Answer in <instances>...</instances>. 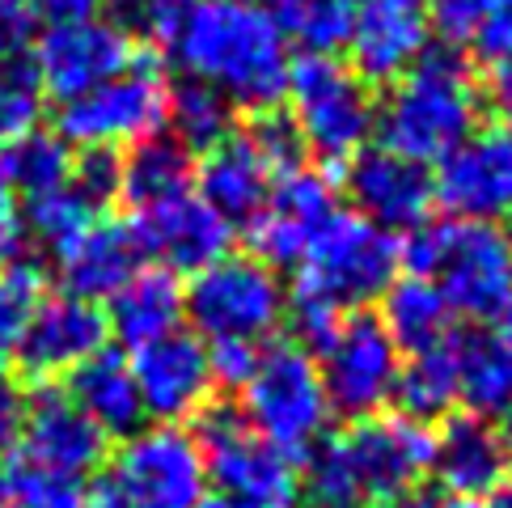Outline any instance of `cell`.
<instances>
[{
	"mask_svg": "<svg viewBox=\"0 0 512 508\" xmlns=\"http://www.w3.org/2000/svg\"><path fill=\"white\" fill-rule=\"evenodd\" d=\"M199 508H250V504H242V500H233V496H221V492H216V496H204V500H199Z\"/></svg>",
	"mask_w": 512,
	"mask_h": 508,
	"instance_id": "cell-56",
	"label": "cell"
},
{
	"mask_svg": "<svg viewBox=\"0 0 512 508\" xmlns=\"http://www.w3.org/2000/svg\"><path fill=\"white\" fill-rule=\"evenodd\" d=\"M483 508H512V479L504 483V487H496V492H491L487 500H479Z\"/></svg>",
	"mask_w": 512,
	"mask_h": 508,
	"instance_id": "cell-54",
	"label": "cell"
},
{
	"mask_svg": "<svg viewBox=\"0 0 512 508\" xmlns=\"http://www.w3.org/2000/svg\"><path fill=\"white\" fill-rule=\"evenodd\" d=\"M39 13L30 0H0V56H22L34 43Z\"/></svg>",
	"mask_w": 512,
	"mask_h": 508,
	"instance_id": "cell-48",
	"label": "cell"
},
{
	"mask_svg": "<svg viewBox=\"0 0 512 508\" xmlns=\"http://www.w3.org/2000/svg\"><path fill=\"white\" fill-rule=\"evenodd\" d=\"M132 229H136L144 254H153L174 276H182V271L195 276V271L212 267L216 259H225L233 246V225L221 221L195 191L178 195L161 208L140 212Z\"/></svg>",
	"mask_w": 512,
	"mask_h": 508,
	"instance_id": "cell-21",
	"label": "cell"
},
{
	"mask_svg": "<svg viewBox=\"0 0 512 508\" xmlns=\"http://www.w3.org/2000/svg\"><path fill=\"white\" fill-rule=\"evenodd\" d=\"M263 9L280 26L284 43L305 47V56H335L352 34L356 0H267Z\"/></svg>",
	"mask_w": 512,
	"mask_h": 508,
	"instance_id": "cell-32",
	"label": "cell"
},
{
	"mask_svg": "<svg viewBox=\"0 0 512 508\" xmlns=\"http://www.w3.org/2000/svg\"><path fill=\"white\" fill-rule=\"evenodd\" d=\"M297 284L314 288L335 310H360L398 280V238L356 212L335 208L309 238Z\"/></svg>",
	"mask_w": 512,
	"mask_h": 508,
	"instance_id": "cell-6",
	"label": "cell"
},
{
	"mask_svg": "<svg viewBox=\"0 0 512 508\" xmlns=\"http://www.w3.org/2000/svg\"><path fill=\"white\" fill-rule=\"evenodd\" d=\"M381 508H483L479 500H462V496H449V492H428V487H415V492H402L398 500L381 504Z\"/></svg>",
	"mask_w": 512,
	"mask_h": 508,
	"instance_id": "cell-51",
	"label": "cell"
},
{
	"mask_svg": "<svg viewBox=\"0 0 512 508\" xmlns=\"http://www.w3.org/2000/svg\"><path fill=\"white\" fill-rule=\"evenodd\" d=\"M470 51L483 64H500L512 56V0H487L479 26L470 34Z\"/></svg>",
	"mask_w": 512,
	"mask_h": 508,
	"instance_id": "cell-44",
	"label": "cell"
},
{
	"mask_svg": "<svg viewBox=\"0 0 512 508\" xmlns=\"http://www.w3.org/2000/svg\"><path fill=\"white\" fill-rule=\"evenodd\" d=\"M191 183H195V157L170 132L140 140L132 144V153L119 157V199H127L136 216L187 195Z\"/></svg>",
	"mask_w": 512,
	"mask_h": 508,
	"instance_id": "cell-27",
	"label": "cell"
},
{
	"mask_svg": "<svg viewBox=\"0 0 512 508\" xmlns=\"http://www.w3.org/2000/svg\"><path fill=\"white\" fill-rule=\"evenodd\" d=\"M246 136H250L254 149H259V157H263V166L271 170V178H280L288 170L305 166V140H301L297 123H292L288 115L263 111L259 119H254V127H250Z\"/></svg>",
	"mask_w": 512,
	"mask_h": 508,
	"instance_id": "cell-40",
	"label": "cell"
},
{
	"mask_svg": "<svg viewBox=\"0 0 512 508\" xmlns=\"http://www.w3.org/2000/svg\"><path fill=\"white\" fill-rule=\"evenodd\" d=\"M491 102H496L504 123H512V56L491 64Z\"/></svg>",
	"mask_w": 512,
	"mask_h": 508,
	"instance_id": "cell-52",
	"label": "cell"
},
{
	"mask_svg": "<svg viewBox=\"0 0 512 508\" xmlns=\"http://www.w3.org/2000/svg\"><path fill=\"white\" fill-rule=\"evenodd\" d=\"M81 508H127V504L119 500L111 479H98V483H89L85 492H81Z\"/></svg>",
	"mask_w": 512,
	"mask_h": 508,
	"instance_id": "cell-53",
	"label": "cell"
},
{
	"mask_svg": "<svg viewBox=\"0 0 512 508\" xmlns=\"http://www.w3.org/2000/svg\"><path fill=\"white\" fill-rule=\"evenodd\" d=\"M449 322H453V310L445 305L436 280L402 276L381 293V326L394 339V348L407 356L445 343Z\"/></svg>",
	"mask_w": 512,
	"mask_h": 508,
	"instance_id": "cell-29",
	"label": "cell"
},
{
	"mask_svg": "<svg viewBox=\"0 0 512 508\" xmlns=\"http://www.w3.org/2000/svg\"><path fill=\"white\" fill-rule=\"evenodd\" d=\"M106 445L111 441L102 437V428L60 386H34L22 437L13 445V466L85 483L106 462Z\"/></svg>",
	"mask_w": 512,
	"mask_h": 508,
	"instance_id": "cell-13",
	"label": "cell"
},
{
	"mask_svg": "<svg viewBox=\"0 0 512 508\" xmlns=\"http://www.w3.org/2000/svg\"><path fill=\"white\" fill-rule=\"evenodd\" d=\"M34 13L47 26H64V22H89L102 13V0H30Z\"/></svg>",
	"mask_w": 512,
	"mask_h": 508,
	"instance_id": "cell-50",
	"label": "cell"
},
{
	"mask_svg": "<svg viewBox=\"0 0 512 508\" xmlns=\"http://www.w3.org/2000/svg\"><path fill=\"white\" fill-rule=\"evenodd\" d=\"M449 229H453V221H424V225L407 229L398 242V267L415 280H436L441 259H445Z\"/></svg>",
	"mask_w": 512,
	"mask_h": 508,
	"instance_id": "cell-43",
	"label": "cell"
},
{
	"mask_svg": "<svg viewBox=\"0 0 512 508\" xmlns=\"http://www.w3.org/2000/svg\"><path fill=\"white\" fill-rule=\"evenodd\" d=\"M297 508H326V504H314V500H305V504H297Z\"/></svg>",
	"mask_w": 512,
	"mask_h": 508,
	"instance_id": "cell-59",
	"label": "cell"
},
{
	"mask_svg": "<svg viewBox=\"0 0 512 508\" xmlns=\"http://www.w3.org/2000/svg\"><path fill=\"white\" fill-rule=\"evenodd\" d=\"M436 288L453 314L500 322L512 310V233L500 225L453 221Z\"/></svg>",
	"mask_w": 512,
	"mask_h": 508,
	"instance_id": "cell-12",
	"label": "cell"
},
{
	"mask_svg": "<svg viewBox=\"0 0 512 508\" xmlns=\"http://www.w3.org/2000/svg\"><path fill=\"white\" fill-rule=\"evenodd\" d=\"M102 9L127 43L140 39L149 47H170L191 0H102Z\"/></svg>",
	"mask_w": 512,
	"mask_h": 508,
	"instance_id": "cell-38",
	"label": "cell"
},
{
	"mask_svg": "<svg viewBox=\"0 0 512 508\" xmlns=\"http://www.w3.org/2000/svg\"><path fill=\"white\" fill-rule=\"evenodd\" d=\"M98 208L89 199L64 183L56 191H47L39 199H26V212H22V225H26V238H34L39 246H47L51 254H64L81 233L98 221Z\"/></svg>",
	"mask_w": 512,
	"mask_h": 508,
	"instance_id": "cell-34",
	"label": "cell"
},
{
	"mask_svg": "<svg viewBox=\"0 0 512 508\" xmlns=\"http://www.w3.org/2000/svg\"><path fill=\"white\" fill-rule=\"evenodd\" d=\"M106 479L127 508H199V500L208 496L199 445L178 424L132 432L115 453Z\"/></svg>",
	"mask_w": 512,
	"mask_h": 508,
	"instance_id": "cell-9",
	"label": "cell"
},
{
	"mask_svg": "<svg viewBox=\"0 0 512 508\" xmlns=\"http://www.w3.org/2000/svg\"><path fill=\"white\" fill-rule=\"evenodd\" d=\"M166 123L187 153H212L216 144L233 136V106L212 85L182 77L166 98Z\"/></svg>",
	"mask_w": 512,
	"mask_h": 508,
	"instance_id": "cell-33",
	"label": "cell"
},
{
	"mask_svg": "<svg viewBox=\"0 0 512 508\" xmlns=\"http://www.w3.org/2000/svg\"><path fill=\"white\" fill-rule=\"evenodd\" d=\"M491 331H496V335H500V339L508 343V348H512V310H508V314H504L500 322H491Z\"/></svg>",
	"mask_w": 512,
	"mask_h": 508,
	"instance_id": "cell-57",
	"label": "cell"
},
{
	"mask_svg": "<svg viewBox=\"0 0 512 508\" xmlns=\"http://www.w3.org/2000/svg\"><path fill=\"white\" fill-rule=\"evenodd\" d=\"M242 415L267 445L284 449L288 458H305L331 424L318 360L288 339L263 348L259 365L242 386Z\"/></svg>",
	"mask_w": 512,
	"mask_h": 508,
	"instance_id": "cell-4",
	"label": "cell"
},
{
	"mask_svg": "<svg viewBox=\"0 0 512 508\" xmlns=\"http://www.w3.org/2000/svg\"><path fill=\"white\" fill-rule=\"evenodd\" d=\"M457 352V403L470 415L496 420L512 407V348L491 331H470L453 339Z\"/></svg>",
	"mask_w": 512,
	"mask_h": 508,
	"instance_id": "cell-28",
	"label": "cell"
},
{
	"mask_svg": "<svg viewBox=\"0 0 512 508\" xmlns=\"http://www.w3.org/2000/svg\"><path fill=\"white\" fill-rule=\"evenodd\" d=\"M432 199L449 221L496 225L512 216V123H487L436 161Z\"/></svg>",
	"mask_w": 512,
	"mask_h": 508,
	"instance_id": "cell-10",
	"label": "cell"
},
{
	"mask_svg": "<svg viewBox=\"0 0 512 508\" xmlns=\"http://www.w3.org/2000/svg\"><path fill=\"white\" fill-rule=\"evenodd\" d=\"M254 365H259V343H242V339H221V343H208V369L216 386H229V390H242Z\"/></svg>",
	"mask_w": 512,
	"mask_h": 508,
	"instance_id": "cell-46",
	"label": "cell"
},
{
	"mask_svg": "<svg viewBox=\"0 0 512 508\" xmlns=\"http://www.w3.org/2000/svg\"><path fill=\"white\" fill-rule=\"evenodd\" d=\"M195 183H199V199L229 221L237 225H250L254 216L267 208V195H271V170L263 166L259 149L250 144L246 132H233L229 140H221L212 153H204V161L195 166Z\"/></svg>",
	"mask_w": 512,
	"mask_h": 508,
	"instance_id": "cell-24",
	"label": "cell"
},
{
	"mask_svg": "<svg viewBox=\"0 0 512 508\" xmlns=\"http://www.w3.org/2000/svg\"><path fill=\"white\" fill-rule=\"evenodd\" d=\"M144 259H149V254H144L132 221H111V216H98L64 254H56L64 293L94 301V305L111 301L144 267Z\"/></svg>",
	"mask_w": 512,
	"mask_h": 508,
	"instance_id": "cell-23",
	"label": "cell"
},
{
	"mask_svg": "<svg viewBox=\"0 0 512 508\" xmlns=\"http://www.w3.org/2000/svg\"><path fill=\"white\" fill-rule=\"evenodd\" d=\"M432 43L428 9L424 0H356L352 34H347V51H352V68L364 85H394L415 68Z\"/></svg>",
	"mask_w": 512,
	"mask_h": 508,
	"instance_id": "cell-19",
	"label": "cell"
},
{
	"mask_svg": "<svg viewBox=\"0 0 512 508\" xmlns=\"http://www.w3.org/2000/svg\"><path fill=\"white\" fill-rule=\"evenodd\" d=\"M339 441L356 470L360 496L377 508L402 492H415L419 479L432 470V432L407 415H369V420H356V428Z\"/></svg>",
	"mask_w": 512,
	"mask_h": 508,
	"instance_id": "cell-16",
	"label": "cell"
},
{
	"mask_svg": "<svg viewBox=\"0 0 512 508\" xmlns=\"http://www.w3.org/2000/svg\"><path fill=\"white\" fill-rule=\"evenodd\" d=\"M496 432H500V445H504V453H508V466H512V407L500 415V428H496Z\"/></svg>",
	"mask_w": 512,
	"mask_h": 508,
	"instance_id": "cell-55",
	"label": "cell"
},
{
	"mask_svg": "<svg viewBox=\"0 0 512 508\" xmlns=\"http://www.w3.org/2000/svg\"><path fill=\"white\" fill-rule=\"evenodd\" d=\"M68 398L77 403L89 420L102 428V437H132V432L144 428V407H140V394H136V381L132 369H127V356L102 348L98 356H89L85 365H77L68 373Z\"/></svg>",
	"mask_w": 512,
	"mask_h": 508,
	"instance_id": "cell-25",
	"label": "cell"
},
{
	"mask_svg": "<svg viewBox=\"0 0 512 508\" xmlns=\"http://www.w3.org/2000/svg\"><path fill=\"white\" fill-rule=\"evenodd\" d=\"M432 470L441 492L462 500H487L512 479L500 432L483 415H445L441 432H432Z\"/></svg>",
	"mask_w": 512,
	"mask_h": 508,
	"instance_id": "cell-22",
	"label": "cell"
},
{
	"mask_svg": "<svg viewBox=\"0 0 512 508\" xmlns=\"http://www.w3.org/2000/svg\"><path fill=\"white\" fill-rule=\"evenodd\" d=\"M132 43L111 26V22H64V26H47L34 43L30 60L39 68L43 94L56 98L60 106L72 98H85L89 89L106 85L111 77L132 64Z\"/></svg>",
	"mask_w": 512,
	"mask_h": 508,
	"instance_id": "cell-18",
	"label": "cell"
},
{
	"mask_svg": "<svg viewBox=\"0 0 512 508\" xmlns=\"http://www.w3.org/2000/svg\"><path fill=\"white\" fill-rule=\"evenodd\" d=\"M301 483L309 487V500L326 508H364L356 470L347 462V449L339 437H322L314 449L305 453Z\"/></svg>",
	"mask_w": 512,
	"mask_h": 508,
	"instance_id": "cell-37",
	"label": "cell"
},
{
	"mask_svg": "<svg viewBox=\"0 0 512 508\" xmlns=\"http://www.w3.org/2000/svg\"><path fill=\"white\" fill-rule=\"evenodd\" d=\"M0 508H9V475H5V466H0Z\"/></svg>",
	"mask_w": 512,
	"mask_h": 508,
	"instance_id": "cell-58",
	"label": "cell"
},
{
	"mask_svg": "<svg viewBox=\"0 0 512 508\" xmlns=\"http://www.w3.org/2000/svg\"><path fill=\"white\" fill-rule=\"evenodd\" d=\"M43 102L47 94H43V81H39V68H34L30 51L0 56V149L39 127Z\"/></svg>",
	"mask_w": 512,
	"mask_h": 508,
	"instance_id": "cell-35",
	"label": "cell"
},
{
	"mask_svg": "<svg viewBox=\"0 0 512 508\" xmlns=\"http://www.w3.org/2000/svg\"><path fill=\"white\" fill-rule=\"evenodd\" d=\"M170 85L161 77L153 51H136L119 77L89 89L85 98L60 106L56 132L81 149H115V144H140L166 127Z\"/></svg>",
	"mask_w": 512,
	"mask_h": 508,
	"instance_id": "cell-8",
	"label": "cell"
},
{
	"mask_svg": "<svg viewBox=\"0 0 512 508\" xmlns=\"http://www.w3.org/2000/svg\"><path fill=\"white\" fill-rule=\"evenodd\" d=\"M106 322H111V335L123 339L127 348H140V343H153L161 335L178 331V322H182L178 276L166 267H140L111 297Z\"/></svg>",
	"mask_w": 512,
	"mask_h": 508,
	"instance_id": "cell-26",
	"label": "cell"
},
{
	"mask_svg": "<svg viewBox=\"0 0 512 508\" xmlns=\"http://www.w3.org/2000/svg\"><path fill=\"white\" fill-rule=\"evenodd\" d=\"M81 483L39 475V470H9V508H81Z\"/></svg>",
	"mask_w": 512,
	"mask_h": 508,
	"instance_id": "cell-41",
	"label": "cell"
},
{
	"mask_svg": "<svg viewBox=\"0 0 512 508\" xmlns=\"http://www.w3.org/2000/svg\"><path fill=\"white\" fill-rule=\"evenodd\" d=\"M284 318H288V331H292L288 343H297V348L309 352V356H322L326 348H331L335 331H339L343 310H335V305L326 297H318L314 288L292 284V293L284 301Z\"/></svg>",
	"mask_w": 512,
	"mask_h": 508,
	"instance_id": "cell-39",
	"label": "cell"
},
{
	"mask_svg": "<svg viewBox=\"0 0 512 508\" xmlns=\"http://www.w3.org/2000/svg\"><path fill=\"white\" fill-rule=\"evenodd\" d=\"M72 187H77L98 212H106L119 199V153L115 149H85L72 157Z\"/></svg>",
	"mask_w": 512,
	"mask_h": 508,
	"instance_id": "cell-42",
	"label": "cell"
},
{
	"mask_svg": "<svg viewBox=\"0 0 512 508\" xmlns=\"http://www.w3.org/2000/svg\"><path fill=\"white\" fill-rule=\"evenodd\" d=\"M106 339H111V322H106L102 305L68 293L43 297L13 348L17 377L34 381V386H51L56 377L85 365L89 356H98Z\"/></svg>",
	"mask_w": 512,
	"mask_h": 508,
	"instance_id": "cell-15",
	"label": "cell"
},
{
	"mask_svg": "<svg viewBox=\"0 0 512 508\" xmlns=\"http://www.w3.org/2000/svg\"><path fill=\"white\" fill-rule=\"evenodd\" d=\"M398 415H407L415 424H436L453 415L457 407V352L453 339L436 343V348L411 352L407 365H398L394 377V398Z\"/></svg>",
	"mask_w": 512,
	"mask_h": 508,
	"instance_id": "cell-30",
	"label": "cell"
},
{
	"mask_svg": "<svg viewBox=\"0 0 512 508\" xmlns=\"http://www.w3.org/2000/svg\"><path fill=\"white\" fill-rule=\"evenodd\" d=\"M132 381L144 407V420L182 424L212 407V369H208V343L195 331H170L153 343L132 348Z\"/></svg>",
	"mask_w": 512,
	"mask_h": 508,
	"instance_id": "cell-14",
	"label": "cell"
},
{
	"mask_svg": "<svg viewBox=\"0 0 512 508\" xmlns=\"http://www.w3.org/2000/svg\"><path fill=\"white\" fill-rule=\"evenodd\" d=\"M474 127H479L474 68L453 43H428L407 77L394 81V94L377 106L381 149L419 166H436L449 157Z\"/></svg>",
	"mask_w": 512,
	"mask_h": 508,
	"instance_id": "cell-2",
	"label": "cell"
},
{
	"mask_svg": "<svg viewBox=\"0 0 512 508\" xmlns=\"http://www.w3.org/2000/svg\"><path fill=\"white\" fill-rule=\"evenodd\" d=\"M424 9H428V26L441 34V43L462 47V43H470L487 0H424Z\"/></svg>",
	"mask_w": 512,
	"mask_h": 508,
	"instance_id": "cell-45",
	"label": "cell"
},
{
	"mask_svg": "<svg viewBox=\"0 0 512 508\" xmlns=\"http://www.w3.org/2000/svg\"><path fill=\"white\" fill-rule=\"evenodd\" d=\"M0 178L22 199H39L56 191L72 178V144L60 132L34 127V132L17 136L13 144L0 149Z\"/></svg>",
	"mask_w": 512,
	"mask_h": 508,
	"instance_id": "cell-31",
	"label": "cell"
},
{
	"mask_svg": "<svg viewBox=\"0 0 512 508\" xmlns=\"http://www.w3.org/2000/svg\"><path fill=\"white\" fill-rule=\"evenodd\" d=\"M398 348L386 335L377 314H352L339 322L331 348L322 352V390L331 415L343 420H369L394 398Z\"/></svg>",
	"mask_w": 512,
	"mask_h": 508,
	"instance_id": "cell-11",
	"label": "cell"
},
{
	"mask_svg": "<svg viewBox=\"0 0 512 508\" xmlns=\"http://www.w3.org/2000/svg\"><path fill=\"white\" fill-rule=\"evenodd\" d=\"M26 407H30L26 381L9 369H0V453H13L17 437H22V424H26Z\"/></svg>",
	"mask_w": 512,
	"mask_h": 508,
	"instance_id": "cell-47",
	"label": "cell"
},
{
	"mask_svg": "<svg viewBox=\"0 0 512 508\" xmlns=\"http://www.w3.org/2000/svg\"><path fill=\"white\" fill-rule=\"evenodd\" d=\"M30 254V238L22 225V208H17V195L9 191V183L0 178V267L17 263Z\"/></svg>",
	"mask_w": 512,
	"mask_h": 508,
	"instance_id": "cell-49",
	"label": "cell"
},
{
	"mask_svg": "<svg viewBox=\"0 0 512 508\" xmlns=\"http://www.w3.org/2000/svg\"><path fill=\"white\" fill-rule=\"evenodd\" d=\"M284 98H292V123L326 161V174L343 183V166L356 153L369 149V136L377 132V98L352 68L335 56H301L288 64Z\"/></svg>",
	"mask_w": 512,
	"mask_h": 508,
	"instance_id": "cell-3",
	"label": "cell"
},
{
	"mask_svg": "<svg viewBox=\"0 0 512 508\" xmlns=\"http://www.w3.org/2000/svg\"><path fill=\"white\" fill-rule=\"evenodd\" d=\"M335 174L297 166L271 183L267 208L246 225V242L254 259L276 267H301L309 238L322 229V221L335 212Z\"/></svg>",
	"mask_w": 512,
	"mask_h": 508,
	"instance_id": "cell-17",
	"label": "cell"
},
{
	"mask_svg": "<svg viewBox=\"0 0 512 508\" xmlns=\"http://www.w3.org/2000/svg\"><path fill=\"white\" fill-rule=\"evenodd\" d=\"M187 77L212 85L233 111H276L288 85V43L254 0H191L170 39Z\"/></svg>",
	"mask_w": 512,
	"mask_h": 508,
	"instance_id": "cell-1",
	"label": "cell"
},
{
	"mask_svg": "<svg viewBox=\"0 0 512 508\" xmlns=\"http://www.w3.org/2000/svg\"><path fill=\"white\" fill-rule=\"evenodd\" d=\"M191 437L204 458L208 483L221 487V496H233L250 508H297V462L284 449L267 445L237 407H208L204 415H195Z\"/></svg>",
	"mask_w": 512,
	"mask_h": 508,
	"instance_id": "cell-7",
	"label": "cell"
},
{
	"mask_svg": "<svg viewBox=\"0 0 512 508\" xmlns=\"http://www.w3.org/2000/svg\"><path fill=\"white\" fill-rule=\"evenodd\" d=\"M43 288H47V271L30 254L0 267V369L13 360V348L26 331L34 305L43 301Z\"/></svg>",
	"mask_w": 512,
	"mask_h": 508,
	"instance_id": "cell-36",
	"label": "cell"
},
{
	"mask_svg": "<svg viewBox=\"0 0 512 508\" xmlns=\"http://www.w3.org/2000/svg\"><path fill=\"white\" fill-rule=\"evenodd\" d=\"M347 195L356 204V216L386 233H407L428 221L432 212V174L419 161H407L390 149H364L343 166Z\"/></svg>",
	"mask_w": 512,
	"mask_h": 508,
	"instance_id": "cell-20",
	"label": "cell"
},
{
	"mask_svg": "<svg viewBox=\"0 0 512 508\" xmlns=\"http://www.w3.org/2000/svg\"><path fill=\"white\" fill-rule=\"evenodd\" d=\"M284 284L254 254H225L212 267L195 271L182 288V314L191 318L195 335L208 343L242 339L259 343L284 322Z\"/></svg>",
	"mask_w": 512,
	"mask_h": 508,
	"instance_id": "cell-5",
	"label": "cell"
}]
</instances>
